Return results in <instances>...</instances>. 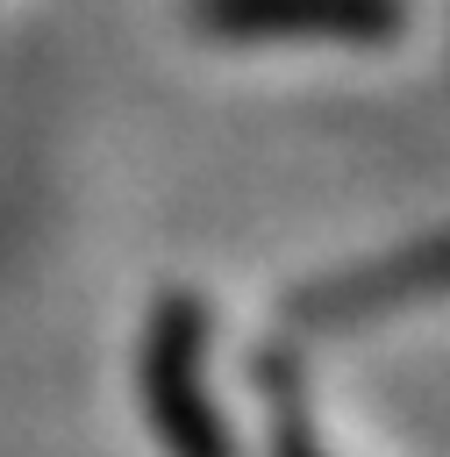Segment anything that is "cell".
I'll return each instance as SVG.
<instances>
[{"instance_id":"1","label":"cell","mask_w":450,"mask_h":457,"mask_svg":"<svg viewBox=\"0 0 450 457\" xmlns=\"http://www.w3.org/2000/svg\"><path fill=\"white\" fill-rule=\"evenodd\" d=\"M136 400L164 457H243L207 386V314L193 293H157L136 343Z\"/></svg>"},{"instance_id":"2","label":"cell","mask_w":450,"mask_h":457,"mask_svg":"<svg viewBox=\"0 0 450 457\" xmlns=\"http://www.w3.org/2000/svg\"><path fill=\"white\" fill-rule=\"evenodd\" d=\"M436 293H450V228H436L407 250H386L371 264L307 278L286 300V321L293 328H364V321H386V314H400L414 300H436Z\"/></svg>"},{"instance_id":"4","label":"cell","mask_w":450,"mask_h":457,"mask_svg":"<svg viewBox=\"0 0 450 457\" xmlns=\"http://www.w3.org/2000/svg\"><path fill=\"white\" fill-rule=\"evenodd\" d=\"M257 386H264V407H271V457H321L314 428H307L300 364L293 357H257Z\"/></svg>"},{"instance_id":"3","label":"cell","mask_w":450,"mask_h":457,"mask_svg":"<svg viewBox=\"0 0 450 457\" xmlns=\"http://www.w3.org/2000/svg\"><path fill=\"white\" fill-rule=\"evenodd\" d=\"M186 21L214 43H393L407 0H186Z\"/></svg>"}]
</instances>
